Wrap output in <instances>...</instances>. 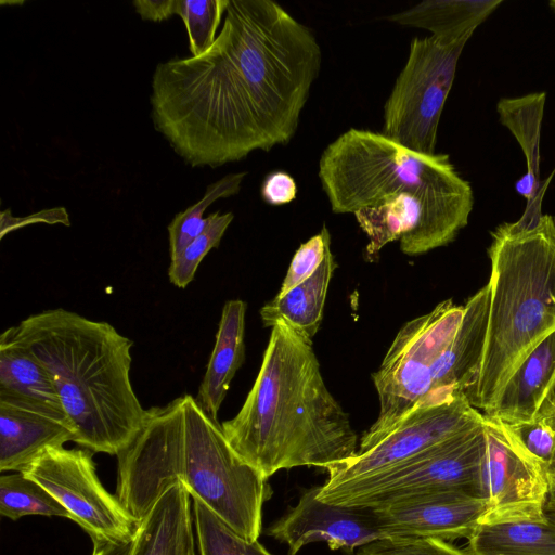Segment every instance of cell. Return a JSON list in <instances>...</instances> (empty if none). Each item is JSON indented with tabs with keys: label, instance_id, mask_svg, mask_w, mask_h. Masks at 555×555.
<instances>
[{
	"label": "cell",
	"instance_id": "obj_36",
	"mask_svg": "<svg viewBox=\"0 0 555 555\" xmlns=\"http://www.w3.org/2000/svg\"><path fill=\"white\" fill-rule=\"evenodd\" d=\"M179 0H134L137 13L144 21L159 22L177 15Z\"/></svg>",
	"mask_w": 555,
	"mask_h": 555
},
{
	"label": "cell",
	"instance_id": "obj_18",
	"mask_svg": "<svg viewBox=\"0 0 555 555\" xmlns=\"http://www.w3.org/2000/svg\"><path fill=\"white\" fill-rule=\"evenodd\" d=\"M555 386V331L512 374L487 417L507 425L534 421Z\"/></svg>",
	"mask_w": 555,
	"mask_h": 555
},
{
	"label": "cell",
	"instance_id": "obj_41",
	"mask_svg": "<svg viewBox=\"0 0 555 555\" xmlns=\"http://www.w3.org/2000/svg\"><path fill=\"white\" fill-rule=\"evenodd\" d=\"M548 5L555 12V0L550 1Z\"/></svg>",
	"mask_w": 555,
	"mask_h": 555
},
{
	"label": "cell",
	"instance_id": "obj_32",
	"mask_svg": "<svg viewBox=\"0 0 555 555\" xmlns=\"http://www.w3.org/2000/svg\"><path fill=\"white\" fill-rule=\"evenodd\" d=\"M330 232L324 224L321 231L296 250L278 295H283L309 279L331 249Z\"/></svg>",
	"mask_w": 555,
	"mask_h": 555
},
{
	"label": "cell",
	"instance_id": "obj_37",
	"mask_svg": "<svg viewBox=\"0 0 555 555\" xmlns=\"http://www.w3.org/2000/svg\"><path fill=\"white\" fill-rule=\"evenodd\" d=\"M132 550V541L120 544H102L93 545L91 555H130Z\"/></svg>",
	"mask_w": 555,
	"mask_h": 555
},
{
	"label": "cell",
	"instance_id": "obj_13",
	"mask_svg": "<svg viewBox=\"0 0 555 555\" xmlns=\"http://www.w3.org/2000/svg\"><path fill=\"white\" fill-rule=\"evenodd\" d=\"M320 488L306 489L297 504L266 530L288 546L287 555H296L312 542H326L331 550L352 554L357 547L384 539L372 508L323 502L318 498Z\"/></svg>",
	"mask_w": 555,
	"mask_h": 555
},
{
	"label": "cell",
	"instance_id": "obj_11",
	"mask_svg": "<svg viewBox=\"0 0 555 555\" xmlns=\"http://www.w3.org/2000/svg\"><path fill=\"white\" fill-rule=\"evenodd\" d=\"M548 491L546 465L504 423L485 415L481 492L487 509L478 524L545 522Z\"/></svg>",
	"mask_w": 555,
	"mask_h": 555
},
{
	"label": "cell",
	"instance_id": "obj_40",
	"mask_svg": "<svg viewBox=\"0 0 555 555\" xmlns=\"http://www.w3.org/2000/svg\"><path fill=\"white\" fill-rule=\"evenodd\" d=\"M542 406L555 415V386L551 390Z\"/></svg>",
	"mask_w": 555,
	"mask_h": 555
},
{
	"label": "cell",
	"instance_id": "obj_22",
	"mask_svg": "<svg viewBox=\"0 0 555 555\" xmlns=\"http://www.w3.org/2000/svg\"><path fill=\"white\" fill-rule=\"evenodd\" d=\"M356 220L369 238L365 257L373 261L380 249L393 241L408 255L424 222V206L411 193L386 196L378 204L354 214Z\"/></svg>",
	"mask_w": 555,
	"mask_h": 555
},
{
	"label": "cell",
	"instance_id": "obj_27",
	"mask_svg": "<svg viewBox=\"0 0 555 555\" xmlns=\"http://www.w3.org/2000/svg\"><path fill=\"white\" fill-rule=\"evenodd\" d=\"M247 172L229 173L209 184L204 196L185 210L177 214L168 225L170 259L179 256L183 249L205 229L207 217L204 211L214 202L235 195Z\"/></svg>",
	"mask_w": 555,
	"mask_h": 555
},
{
	"label": "cell",
	"instance_id": "obj_24",
	"mask_svg": "<svg viewBox=\"0 0 555 555\" xmlns=\"http://www.w3.org/2000/svg\"><path fill=\"white\" fill-rule=\"evenodd\" d=\"M335 268V259L330 249L309 279L285 294L276 295L260 309L263 325L271 327L276 320L282 319L295 331L312 339L320 327L328 284Z\"/></svg>",
	"mask_w": 555,
	"mask_h": 555
},
{
	"label": "cell",
	"instance_id": "obj_28",
	"mask_svg": "<svg viewBox=\"0 0 555 555\" xmlns=\"http://www.w3.org/2000/svg\"><path fill=\"white\" fill-rule=\"evenodd\" d=\"M0 513L11 520L28 515L69 519L65 508L44 488L22 473L1 476Z\"/></svg>",
	"mask_w": 555,
	"mask_h": 555
},
{
	"label": "cell",
	"instance_id": "obj_25",
	"mask_svg": "<svg viewBox=\"0 0 555 555\" xmlns=\"http://www.w3.org/2000/svg\"><path fill=\"white\" fill-rule=\"evenodd\" d=\"M466 555H555V527L548 521L477 524Z\"/></svg>",
	"mask_w": 555,
	"mask_h": 555
},
{
	"label": "cell",
	"instance_id": "obj_39",
	"mask_svg": "<svg viewBox=\"0 0 555 555\" xmlns=\"http://www.w3.org/2000/svg\"><path fill=\"white\" fill-rule=\"evenodd\" d=\"M538 416H542L543 418H545L555 428V415L553 413L541 408ZM547 477L548 479H555V453L551 463L547 466Z\"/></svg>",
	"mask_w": 555,
	"mask_h": 555
},
{
	"label": "cell",
	"instance_id": "obj_9",
	"mask_svg": "<svg viewBox=\"0 0 555 555\" xmlns=\"http://www.w3.org/2000/svg\"><path fill=\"white\" fill-rule=\"evenodd\" d=\"M469 39L415 37L384 106L382 133L404 147L435 154L440 117Z\"/></svg>",
	"mask_w": 555,
	"mask_h": 555
},
{
	"label": "cell",
	"instance_id": "obj_6",
	"mask_svg": "<svg viewBox=\"0 0 555 555\" xmlns=\"http://www.w3.org/2000/svg\"><path fill=\"white\" fill-rule=\"evenodd\" d=\"M490 304L482 358L466 397L483 414L532 352L555 331V219L520 217L491 233Z\"/></svg>",
	"mask_w": 555,
	"mask_h": 555
},
{
	"label": "cell",
	"instance_id": "obj_8",
	"mask_svg": "<svg viewBox=\"0 0 555 555\" xmlns=\"http://www.w3.org/2000/svg\"><path fill=\"white\" fill-rule=\"evenodd\" d=\"M463 314L464 305L447 299L399 330L372 375L380 409L377 420L363 434L359 450L377 441L428 396L433 370L454 338Z\"/></svg>",
	"mask_w": 555,
	"mask_h": 555
},
{
	"label": "cell",
	"instance_id": "obj_30",
	"mask_svg": "<svg viewBox=\"0 0 555 555\" xmlns=\"http://www.w3.org/2000/svg\"><path fill=\"white\" fill-rule=\"evenodd\" d=\"M230 0H179L177 15L183 21L191 56L206 52L217 38V29Z\"/></svg>",
	"mask_w": 555,
	"mask_h": 555
},
{
	"label": "cell",
	"instance_id": "obj_4",
	"mask_svg": "<svg viewBox=\"0 0 555 555\" xmlns=\"http://www.w3.org/2000/svg\"><path fill=\"white\" fill-rule=\"evenodd\" d=\"M51 374L75 443L118 455L143 427L145 410L130 379L133 343L104 321L64 308L44 310L12 326Z\"/></svg>",
	"mask_w": 555,
	"mask_h": 555
},
{
	"label": "cell",
	"instance_id": "obj_17",
	"mask_svg": "<svg viewBox=\"0 0 555 555\" xmlns=\"http://www.w3.org/2000/svg\"><path fill=\"white\" fill-rule=\"evenodd\" d=\"M67 423L0 400V470L22 473L46 449L75 441Z\"/></svg>",
	"mask_w": 555,
	"mask_h": 555
},
{
	"label": "cell",
	"instance_id": "obj_12",
	"mask_svg": "<svg viewBox=\"0 0 555 555\" xmlns=\"http://www.w3.org/2000/svg\"><path fill=\"white\" fill-rule=\"evenodd\" d=\"M483 420L485 414L466 396L442 403H418L373 444L328 466L326 482H345L389 469Z\"/></svg>",
	"mask_w": 555,
	"mask_h": 555
},
{
	"label": "cell",
	"instance_id": "obj_3",
	"mask_svg": "<svg viewBox=\"0 0 555 555\" xmlns=\"http://www.w3.org/2000/svg\"><path fill=\"white\" fill-rule=\"evenodd\" d=\"M271 327L253 388L238 413L221 424L230 446L266 479L353 456L357 434L323 380L311 339L282 319Z\"/></svg>",
	"mask_w": 555,
	"mask_h": 555
},
{
	"label": "cell",
	"instance_id": "obj_10",
	"mask_svg": "<svg viewBox=\"0 0 555 555\" xmlns=\"http://www.w3.org/2000/svg\"><path fill=\"white\" fill-rule=\"evenodd\" d=\"M22 474L44 488L89 534L93 545L133 540L137 522L100 481L92 451L48 448Z\"/></svg>",
	"mask_w": 555,
	"mask_h": 555
},
{
	"label": "cell",
	"instance_id": "obj_26",
	"mask_svg": "<svg viewBox=\"0 0 555 555\" xmlns=\"http://www.w3.org/2000/svg\"><path fill=\"white\" fill-rule=\"evenodd\" d=\"M192 514L198 555H272L258 541L237 534L197 499H192Z\"/></svg>",
	"mask_w": 555,
	"mask_h": 555
},
{
	"label": "cell",
	"instance_id": "obj_38",
	"mask_svg": "<svg viewBox=\"0 0 555 555\" xmlns=\"http://www.w3.org/2000/svg\"><path fill=\"white\" fill-rule=\"evenodd\" d=\"M550 491L545 504V517L555 527V479H548Z\"/></svg>",
	"mask_w": 555,
	"mask_h": 555
},
{
	"label": "cell",
	"instance_id": "obj_29",
	"mask_svg": "<svg viewBox=\"0 0 555 555\" xmlns=\"http://www.w3.org/2000/svg\"><path fill=\"white\" fill-rule=\"evenodd\" d=\"M233 218L234 215L230 211H216L207 217L204 231L179 256L170 260L168 276L173 285L185 288L193 281L199 263L212 248L219 246Z\"/></svg>",
	"mask_w": 555,
	"mask_h": 555
},
{
	"label": "cell",
	"instance_id": "obj_34",
	"mask_svg": "<svg viewBox=\"0 0 555 555\" xmlns=\"http://www.w3.org/2000/svg\"><path fill=\"white\" fill-rule=\"evenodd\" d=\"M297 185L285 171H273L266 176L261 185V196L270 205H284L295 199Z\"/></svg>",
	"mask_w": 555,
	"mask_h": 555
},
{
	"label": "cell",
	"instance_id": "obj_2",
	"mask_svg": "<svg viewBox=\"0 0 555 555\" xmlns=\"http://www.w3.org/2000/svg\"><path fill=\"white\" fill-rule=\"evenodd\" d=\"M117 457L115 495L137 524L181 485L237 534L258 541L272 490L191 395L149 409L143 427Z\"/></svg>",
	"mask_w": 555,
	"mask_h": 555
},
{
	"label": "cell",
	"instance_id": "obj_23",
	"mask_svg": "<svg viewBox=\"0 0 555 555\" xmlns=\"http://www.w3.org/2000/svg\"><path fill=\"white\" fill-rule=\"evenodd\" d=\"M502 0H425L386 20L430 31L443 39H469Z\"/></svg>",
	"mask_w": 555,
	"mask_h": 555
},
{
	"label": "cell",
	"instance_id": "obj_7",
	"mask_svg": "<svg viewBox=\"0 0 555 555\" xmlns=\"http://www.w3.org/2000/svg\"><path fill=\"white\" fill-rule=\"evenodd\" d=\"M485 420L389 469L339 483L325 482L318 498L348 507L377 508L446 492L482 498Z\"/></svg>",
	"mask_w": 555,
	"mask_h": 555
},
{
	"label": "cell",
	"instance_id": "obj_5",
	"mask_svg": "<svg viewBox=\"0 0 555 555\" xmlns=\"http://www.w3.org/2000/svg\"><path fill=\"white\" fill-rule=\"evenodd\" d=\"M318 175L335 214H354L393 194L417 197L425 216L409 256L451 243L474 206L473 189L448 154L414 152L366 129L350 128L330 143Z\"/></svg>",
	"mask_w": 555,
	"mask_h": 555
},
{
	"label": "cell",
	"instance_id": "obj_15",
	"mask_svg": "<svg viewBox=\"0 0 555 555\" xmlns=\"http://www.w3.org/2000/svg\"><path fill=\"white\" fill-rule=\"evenodd\" d=\"M490 304L487 283L464 305L459 330L437 361L428 396L420 403H442L466 396L479 371Z\"/></svg>",
	"mask_w": 555,
	"mask_h": 555
},
{
	"label": "cell",
	"instance_id": "obj_19",
	"mask_svg": "<svg viewBox=\"0 0 555 555\" xmlns=\"http://www.w3.org/2000/svg\"><path fill=\"white\" fill-rule=\"evenodd\" d=\"M546 93L532 92L521 96L501 98L496 112L501 124L518 142L527 170L516 181V192L527 199V211L541 212V204L553 173L545 181L540 179L541 130Z\"/></svg>",
	"mask_w": 555,
	"mask_h": 555
},
{
	"label": "cell",
	"instance_id": "obj_33",
	"mask_svg": "<svg viewBox=\"0 0 555 555\" xmlns=\"http://www.w3.org/2000/svg\"><path fill=\"white\" fill-rule=\"evenodd\" d=\"M505 425L547 469L555 453V428L542 416L532 422Z\"/></svg>",
	"mask_w": 555,
	"mask_h": 555
},
{
	"label": "cell",
	"instance_id": "obj_21",
	"mask_svg": "<svg viewBox=\"0 0 555 555\" xmlns=\"http://www.w3.org/2000/svg\"><path fill=\"white\" fill-rule=\"evenodd\" d=\"M246 309V302L241 299L224 304L215 346L199 384L196 400L215 421H218L230 384L244 362Z\"/></svg>",
	"mask_w": 555,
	"mask_h": 555
},
{
	"label": "cell",
	"instance_id": "obj_31",
	"mask_svg": "<svg viewBox=\"0 0 555 555\" xmlns=\"http://www.w3.org/2000/svg\"><path fill=\"white\" fill-rule=\"evenodd\" d=\"M356 555H466L449 541L431 538H386L359 548Z\"/></svg>",
	"mask_w": 555,
	"mask_h": 555
},
{
	"label": "cell",
	"instance_id": "obj_35",
	"mask_svg": "<svg viewBox=\"0 0 555 555\" xmlns=\"http://www.w3.org/2000/svg\"><path fill=\"white\" fill-rule=\"evenodd\" d=\"M43 222L48 224L62 223L70 225L68 212L64 207L41 210L27 217L15 218L10 209L1 212V238L9 232L31 223Z\"/></svg>",
	"mask_w": 555,
	"mask_h": 555
},
{
	"label": "cell",
	"instance_id": "obj_14",
	"mask_svg": "<svg viewBox=\"0 0 555 555\" xmlns=\"http://www.w3.org/2000/svg\"><path fill=\"white\" fill-rule=\"evenodd\" d=\"M487 509L485 498L446 492L372 508L386 538L468 539Z\"/></svg>",
	"mask_w": 555,
	"mask_h": 555
},
{
	"label": "cell",
	"instance_id": "obj_16",
	"mask_svg": "<svg viewBox=\"0 0 555 555\" xmlns=\"http://www.w3.org/2000/svg\"><path fill=\"white\" fill-rule=\"evenodd\" d=\"M0 400L72 426L51 374L38 358L15 338L13 327L7 328L0 337Z\"/></svg>",
	"mask_w": 555,
	"mask_h": 555
},
{
	"label": "cell",
	"instance_id": "obj_1",
	"mask_svg": "<svg viewBox=\"0 0 555 555\" xmlns=\"http://www.w3.org/2000/svg\"><path fill=\"white\" fill-rule=\"evenodd\" d=\"M322 63L312 30L272 0H230L198 56L158 63L154 128L191 167L216 168L295 135Z\"/></svg>",
	"mask_w": 555,
	"mask_h": 555
},
{
	"label": "cell",
	"instance_id": "obj_20",
	"mask_svg": "<svg viewBox=\"0 0 555 555\" xmlns=\"http://www.w3.org/2000/svg\"><path fill=\"white\" fill-rule=\"evenodd\" d=\"M191 500L181 485L166 491L137 524L130 555H195Z\"/></svg>",
	"mask_w": 555,
	"mask_h": 555
}]
</instances>
